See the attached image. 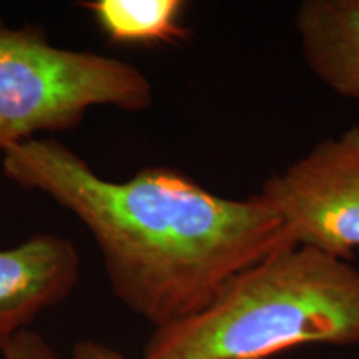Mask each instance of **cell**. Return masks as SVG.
I'll use <instances>...</instances> for the list:
<instances>
[{"label": "cell", "instance_id": "6da1fadb", "mask_svg": "<svg viewBox=\"0 0 359 359\" xmlns=\"http://www.w3.org/2000/svg\"><path fill=\"white\" fill-rule=\"evenodd\" d=\"M2 168L82 222L114 294L155 327L200 313L238 273L296 245L257 193L224 198L175 168L115 182L55 138L37 137L4 150Z\"/></svg>", "mask_w": 359, "mask_h": 359}, {"label": "cell", "instance_id": "7a4b0ae2", "mask_svg": "<svg viewBox=\"0 0 359 359\" xmlns=\"http://www.w3.org/2000/svg\"><path fill=\"white\" fill-rule=\"evenodd\" d=\"M306 344H359V269L294 245L233 276L200 313L155 327L143 359H266Z\"/></svg>", "mask_w": 359, "mask_h": 359}, {"label": "cell", "instance_id": "3957f363", "mask_svg": "<svg viewBox=\"0 0 359 359\" xmlns=\"http://www.w3.org/2000/svg\"><path fill=\"white\" fill-rule=\"evenodd\" d=\"M154 88L130 62L48 42L39 25L0 20V154L40 132L77 128L92 107L143 111Z\"/></svg>", "mask_w": 359, "mask_h": 359}, {"label": "cell", "instance_id": "277c9868", "mask_svg": "<svg viewBox=\"0 0 359 359\" xmlns=\"http://www.w3.org/2000/svg\"><path fill=\"white\" fill-rule=\"evenodd\" d=\"M257 195L296 245L349 262L359 248V125L318 142Z\"/></svg>", "mask_w": 359, "mask_h": 359}, {"label": "cell", "instance_id": "5b68a950", "mask_svg": "<svg viewBox=\"0 0 359 359\" xmlns=\"http://www.w3.org/2000/svg\"><path fill=\"white\" fill-rule=\"evenodd\" d=\"M79 280V251L57 233H35L0 250V351L40 313L64 303Z\"/></svg>", "mask_w": 359, "mask_h": 359}, {"label": "cell", "instance_id": "8992f818", "mask_svg": "<svg viewBox=\"0 0 359 359\" xmlns=\"http://www.w3.org/2000/svg\"><path fill=\"white\" fill-rule=\"evenodd\" d=\"M294 27L314 77L339 97L359 100V0H304Z\"/></svg>", "mask_w": 359, "mask_h": 359}, {"label": "cell", "instance_id": "52a82bcc", "mask_svg": "<svg viewBox=\"0 0 359 359\" xmlns=\"http://www.w3.org/2000/svg\"><path fill=\"white\" fill-rule=\"evenodd\" d=\"M107 39L116 43H175L188 37L182 0H93L80 2Z\"/></svg>", "mask_w": 359, "mask_h": 359}, {"label": "cell", "instance_id": "ba28073f", "mask_svg": "<svg viewBox=\"0 0 359 359\" xmlns=\"http://www.w3.org/2000/svg\"><path fill=\"white\" fill-rule=\"evenodd\" d=\"M0 353L4 359H58L43 336L32 330H25L17 334Z\"/></svg>", "mask_w": 359, "mask_h": 359}, {"label": "cell", "instance_id": "9c48e42d", "mask_svg": "<svg viewBox=\"0 0 359 359\" xmlns=\"http://www.w3.org/2000/svg\"><path fill=\"white\" fill-rule=\"evenodd\" d=\"M72 359H128L116 349L98 341H80L74 346Z\"/></svg>", "mask_w": 359, "mask_h": 359}]
</instances>
